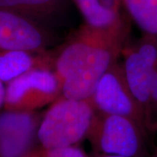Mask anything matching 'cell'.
Returning <instances> with one entry per match:
<instances>
[{
	"instance_id": "9",
	"label": "cell",
	"mask_w": 157,
	"mask_h": 157,
	"mask_svg": "<svg viewBox=\"0 0 157 157\" xmlns=\"http://www.w3.org/2000/svg\"><path fill=\"white\" fill-rule=\"evenodd\" d=\"M37 52L23 50L0 52V79L9 83L33 69L46 67L45 59Z\"/></svg>"
},
{
	"instance_id": "1",
	"label": "cell",
	"mask_w": 157,
	"mask_h": 157,
	"mask_svg": "<svg viewBox=\"0 0 157 157\" xmlns=\"http://www.w3.org/2000/svg\"><path fill=\"white\" fill-rule=\"evenodd\" d=\"M123 22L108 28L85 25L58 55L55 73L62 97L89 101L102 76L114 66L126 37Z\"/></svg>"
},
{
	"instance_id": "4",
	"label": "cell",
	"mask_w": 157,
	"mask_h": 157,
	"mask_svg": "<svg viewBox=\"0 0 157 157\" xmlns=\"http://www.w3.org/2000/svg\"><path fill=\"white\" fill-rule=\"evenodd\" d=\"M91 99L104 114L125 116L139 125L147 122L144 113L127 85L123 69L115 65L102 76Z\"/></svg>"
},
{
	"instance_id": "15",
	"label": "cell",
	"mask_w": 157,
	"mask_h": 157,
	"mask_svg": "<svg viewBox=\"0 0 157 157\" xmlns=\"http://www.w3.org/2000/svg\"><path fill=\"white\" fill-rule=\"evenodd\" d=\"M103 157H126V156H121V155H105Z\"/></svg>"
},
{
	"instance_id": "3",
	"label": "cell",
	"mask_w": 157,
	"mask_h": 157,
	"mask_svg": "<svg viewBox=\"0 0 157 157\" xmlns=\"http://www.w3.org/2000/svg\"><path fill=\"white\" fill-rule=\"evenodd\" d=\"M60 94L61 86L55 72L36 68L7 83L4 109L35 112L55 102Z\"/></svg>"
},
{
	"instance_id": "14",
	"label": "cell",
	"mask_w": 157,
	"mask_h": 157,
	"mask_svg": "<svg viewBox=\"0 0 157 157\" xmlns=\"http://www.w3.org/2000/svg\"><path fill=\"white\" fill-rule=\"evenodd\" d=\"M6 94V87H5V86H4V82L0 79V112H2V109L5 108Z\"/></svg>"
},
{
	"instance_id": "7",
	"label": "cell",
	"mask_w": 157,
	"mask_h": 157,
	"mask_svg": "<svg viewBox=\"0 0 157 157\" xmlns=\"http://www.w3.org/2000/svg\"><path fill=\"white\" fill-rule=\"evenodd\" d=\"M139 126L128 117L105 114L95 134L97 144L105 155L135 157L140 148Z\"/></svg>"
},
{
	"instance_id": "16",
	"label": "cell",
	"mask_w": 157,
	"mask_h": 157,
	"mask_svg": "<svg viewBox=\"0 0 157 157\" xmlns=\"http://www.w3.org/2000/svg\"><path fill=\"white\" fill-rule=\"evenodd\" d=\"M156 157H157V156H156Z\"/></svg>"
},
{
	"instance_id": "2",
	"label": "cell",
	"mask_w": 157,
	"mask_h": 157,
	"mask_svg": "<svg viewBox=\"0 0 157 157\" xmlns=\"http://www.w3.org/2000/svg\"><path fill=\"white\" fill-rule=\"evenodd\" d=\"M89 101L62 97L52 103L40 120L37 131L40 147L53 149L74 147L90 133L94 113Z\"/></svg>"
},
{
	"instance_id": "13",
	"label": "cell",
	"mask_w": 157,
	"mask_h": 157,
	"mask_svg": "<svg viewBox=\"0 0 157 157\" xmlns=\"http://www.w3.org/2000/svg\"><path fill=\"white\" fill-rule=\"evenodd\" d=\"M25 157H86V155L76 146L53 149H45L39 147V148L35 147Z\"/></svg>"
},
{
	"instance_id": "5",
	"label": "cell",
	"mask_w": 157,
	"mask_h": 157,
	"mask_svg": "<svg viewBox=\"0 0 157 157\" xmlns=\"http://www.w3.org/2000/svg\"><path fill=\"white\" fill-rule=\"evenodd\" d=\"M39 116L35 112H0V157H25L35 148Z\"/></svg>"
},
{
	"instance_id": "12",
	"label": "cell",
	"mask_w": 157,
	"mask_h": 157,
	"mask_svg": "<svg viewBox=\"0 0 157 157\" xmlns=\"http://www.w3.org/2000/svg\"><path fill=\"white\" fill-rule=\"evenodd\" d=\"M135 25L147 37L157 39V0H122Z\"/></svg>"
},
{
	"instance_id": "8",
	"label": "cell",
	"mask_w": 157,
	"mask_h": 157,
	"mask_svg": "<svg viewBox=\"0 0 157 157\" xmlns=\"http://www.w3.org/2000/svg\"><path fill=\"white\" fill-rule=\"evenodd\" d=\"M44 33L36 21L0 10V52H39L45 45Z\"/></svg>"
},
{
	"instance_id": "11",
	"label": "cell",
	"mask_w": 157,
	"mask_h": 157,
	"mask_svg": "<svg viewBox=\"0 0 157 157\" xmlns=\"http://www.w3.org/2000/svg\"><path fill=\"white\" fill-rule=\"evenodd\" d=\"M84 17L87 25L95 28H108L122 20L117 9L104 6L101 0H73Z\"/></svg>"
},
{
	"instance_id": "10",
	"label": "cell",
	"mask_w": 157,
	"mask_h": 157,
	"mask_svg": "<svg viewBox=\"0 0 157 157\" xmlns=\"http://www.w3.org/2000/svg\"><path fill=\"white\" fill-rule=\"evenodd\" d=\"M62 6V0H0V10L16 13L36 22L53 16Z\"/></svg>"
},
{
	"instance_id": "6",
	"label": "cell",
	"mask_w": 157,
	"mask_h": 157,
	"mask_svg": "<svg viewBox=\"0 0 157 157\" xmlns=\"http://www.w3.org/2000/svg\"><path fill=\"white\" fill-rule=\"evenodd\" d=\"M124 60V75L129 90L143 111L147 122L153 69L157 63V39L148 37Z\"/></svg>"
}]
</instances>
